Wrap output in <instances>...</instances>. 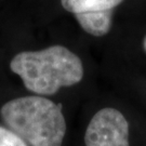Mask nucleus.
I'll list each match as a JSON object with an SVG mask.
<instances>
[{
	"label": "nucleus",
	"mask_w": 146,
	"mask_h": 146,
	"mask_svg": "<svg viewBox=\"0 0 146 146\" xmlns=\"http://www.w3.org/2000/svg\"><path fill=\"white\" fill-rule=\"evenodd\" d=\"M10 68L21 77L27 90L39 95H52L84 77L81 60L63 46L19 53L12 58Z\"/></svg>",
	"instance_id": "1"
},
{
	"label": "nucleus",
	"mask_w": 146,
	"mask_h": 146,
	"mask_svg": "<svg viewBox=\"0 0 146 146\" xmlns=\"http://www.w3.org/2000/svg\"><path fill=\"white\" fill-rule=\"evenodd\" d=\"M1 118L31 146H62L66 122L62 105L42 96L11 100L1 107Z\"/></svg>",
	"instance_id": "2"
},
{
	"label": "nucleus",
	"mask_w": 146,
	"mask_h": 146,
	"mask_svg": "<svg viewBox=\"0 0 146 146\" xmlns=\"http://www.w3.org/2000/svg\"><path fill=\"white\" fill-rule=\"evenodd\" d=\"M84 143L86 146H130L125 117L111 107L99 110L87 127Z\"/></svg>",
	"instance_id": "3"
},
{
	"label": "nucleus",
	"mask_w": 146,
	"mask_h": 146,
	"mask_svg": "<svg viewBox=\"0 0 146 146\" xmlns=\"http://www.w3.org/2000/svg\"><path fill=\"white\" fill-rule=\"evenodd\" d=\"M79 25L88 34L95 37L106 35L111 26L113 10L95 11V12H84L75 14Z\"/></svg>",
	"instance_id": "4"
},
{
	"label": "nucleus",
	"mask_w": 146,
	"mask_h": 146,
	"mask_svg": "<svg viewBox=\"0 0 146 146\" xmlns=\"http://www.w3.org/2000/svg\"><path fill=\"white\" fill-rule=\"evenodd\" d=\"M123 0H61L63 8L77 14L84 12L114 10Z\"/></svg>",
	"instance_id": "5"
},
{
	"label": "nucleus",
	"mask_w": 146,
	"mask_h": 146,
	"mask_svg": "<svg viewBox=\"0 0 146 146\" xmlns=\"http://www.w3.org/2000/svg\"><path fill=\"white\" fill-rule=\"evenodd\" d=\"M0 146H27V144L13 131L0 125Z\"/></svg>",
	"instance_id": "6"
},
{
	"label": "nucleus",
	"mask_w": 146,
	"mask_h": 146,
	"mask_svg": "<svg viewBox=\"0 0 146 146\" xmlns=\"http://www.w3.org/2000/svg\"><path fill=\"white\" fill-rule=\"evenodd\" d=\"M143 47H144V49H145L146 51V37L144 38V41H143Z\"/></svg>",
	"instance_id": "7"
}]
</instances>
